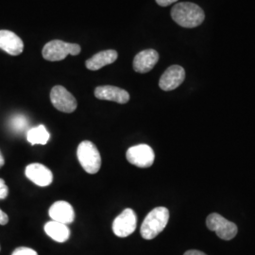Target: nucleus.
I'll list each match as a JSON object with an SVG mask.
<instances>
[{
	"mask_svg": "<svg viewBox=\"0 0 255 255\" xmlns=\"http://www.w3.org/2000/svg\"><path fill=\"white\" fill-rule=\"evenodd\" d=\"M81 46L78 44H70L61 40H53L45 45L42 54L44 59L49 62H59L64 60L67 55H79Z\"/></svg>",
	"mask_w": 255,
	"mask_h": 255,
	"instance_id": "nucleus-4",
	"label": "nucleus"
},
{
	"mask_svg": "<svg viewBox=\"0 0 255 255\" xmlns=\"http://www.w3.org/2000/svg\"><path fill=\"white\" fill-rule=\"evenodd\" d=\"M178 0H156L157 4L160 5L161 7H167L170 4H172L174 2H177Z\"/></svg>",
	"mask_w": 255,
	"mask_h": 255,
	"instance_id": "nucleus-22",
	"label": "nucleus"
},
{
	"mask_svg": "<svg viewBox=\"0 0 255 255\" xmlns=\"http://www.w3.org/2000/svg\"><path fill=\"white\" fill-rule=\"evenodd\" d=\"M8 222H9L8 215L0 209V225H6Z\"/></svg>",
	"mask_w": 255,
	"mask_h": 255,
	"instance_id": "nucleus-21",
	"label": "nucleus"
},
{
	"mask_svg": "<svg viewBox=\"0 0 255 255\" xmlns=\"http://www.w3.org/2000/svg\"><path fill=\"white\" fill-rule=\"evenodd\" d=\"M169 220V211L165 207H157L150 211L144 219L140 234L144 239L151 240L161 234Z\"/></svg>",
	"mask_w": 255,
	"mask_h": 255,
	"instance_id": "nucleus-2",
	"label": "nucleus"
},
{
	"mask_svg": "<svg viewBox=\"0 0 255 255\" xmlns=\"http://www.w3.org/2000/svg\"><path fill=\"white\" fill-rule=\"evenodd\" d=\"M48 215L52 220L64 223L65 225L72 223L75 219L72 205L64 201H56L53 203L49 208Z\"/></svg>",
	"mask_w": 255,
	"mask_h": 255,
	"instance_id": "nucleus-14",
	"label": "nucleus"
},
{
	"mask_svg": "<svg viewBox=\"0 0 255 255\" xmlns=\"http://www.w3.org/2000/svg\"><path fill=\"white\" fill-rule=\"evenodd\" d=\"M159 61V54L154 49H146L134 57L133 59V69L137 73H147L153 69Z\"/></svg>",
	"mask_w": 255,
	"mask_h": 255,
	"instance_id": "nucleus-12",
	"label": "nucleus"
},
{
	"mask_svg": "<svg viewBox=\"0 0 255 255\" xmlns=\"http://www.w3.org/2000/svg\"><path fill=\"white\" fill-rule=\"evenodd\" d=\"M126 157L130 164L141 168L149 167L154 163V151L146 144L129 147L126 153Z\"/></svg>",
	"mask_w": 255,
	"mask_h": 255,
	"instance_id": "nucleus-7",
	"label": "nucleus"
},
{
	"mask_svg": "<svg viewBox=\"0 0 255 255\" xmlns=\"http://www.w3.org/2000/svg\"><path fill=\"white\" fill-rule=\"evenodd\" d=\"M50 101L55 109L66 114L73 113L78 106L73 95L61 85H56L51 89Z\"/></svg>",
	"mask_w": 255,
	"mask_h": 255,
	"instance_id": "nucleus-6",
	"label": "nucleus"
},
{
	"mask_svg": "<svg viewBox=\"0 0 255 255\" xmlns=\"http://www.w3.org/2000/svg\"><path fill=\"white\" fill-rule=\"evenodd\" d=\"M207 228L217 234V236L223 240H231L237 235V226L217 213L208 216L206 220Z\"/></svg>",
	"mask_w": 255,
	"mask_h": 255,
	"instance_id": "nucleus-5",
	"label": "nucleus"
},
{
	"mask_svg": "<svg viewBox=\"0 0 255 255\" xmlns=\"http://www.w3.org/2000/svg\"><path fill=\"white\" fill-rule=\"evenodd\" d=\"M118 57H119L118 52L114 49L103 50L94 55L90 59H88L85 63V65L87 69L92 71H97L108 64L115 63L118 60Z\"/></svg>",
	"mask_w": 255,
	"mask_h": 255,
	"instance_id": "nucleus-15",
	"label": "nucleus"
},
{
	"mask_svg": "<svg viewBox=\"0 0 255 255\" xmlns=\"http://www.w3.org/2000/svg\"><path fill=\"white\" fill-rule=\"evenodd\" d=\"M26 177L37 185L45 187L53 181L52 172L43 164H31L26 167Z\"/></svg>",
	"mask_w": 255,
	"mask_h": 255,
	"instance_id": "nucleus-11",
	"label": "nucleus"
},
{
	"mask_svg": "<svg viewBox=\"0 0 255 255\" xmlns=\"http://www.w3.org/2000/svg\"><path fill=\"white\" fill-rule=\"evenodd\" d=\"M95 97L101 101H115L119 104H125L129 101V94L126 90L112 85L97 87Z\"/></svg>",
	"mask_w": 255,
	"mask_h": 255,
	"instance_id": "nucleus-10",
	"label": "nucleus"
},
{
	"mask_svg": "<svg viewBox=\"0 0 255 255\" xmlns=\"http://www.w3.org/2000/svg\"><path fill=\"white\" fill-rule=\"evenodd\" d=\"M4 164H5V160H4V157H3V155L1 153V151H0V168H1Z\"/></svg>",
	"mask_w": 255,
	"mask_h": 255,
	"instance_id": "nucleus-24",
	"label": "nucleus"
},
{
	"mask_svg": "<svg viewBox=\"0 0 255 255\" xmlns=\"http://www.w3.org/2000/svg\"><path fill=\"white\" fill-rule=\"evenodd\" d=\"M0 48L12 56H17L23 52L24 43L14 32L2 29L0 30Z\"/></svg>",
	"mask_w": 255,
	"mask_h": 255,
	"instance_id": "nucleus-13",
	"label": "nucleus"
},
{
	"mask_svg": "<svg viewBox=\"0 0 255 255\" xmlns=\"http://www.w3.org/2000/svg\"><path fill=\"white\" fill-rule=\"evenodd\" d=\"M11 255H38L36 252L32 249L26 248V247H20L13 251Z\"/></svg>",
	"mask_w": 255,
	"mask_h": 255,
	"instance_id": "nucleus-19",
	"label": "nucleus"
},
{
	"mask_svg": "<svg viewBox=\"0 0 255 255\" xmlns=\"http://www.w3.org/2000/svg\"><path fill=\"white\" fill-rule=\"evenodd\" d=\"M183 255H206L204 253L200 252V251H197V250H190V251H187L185 254Z\"/></svg>",
	"mask_w": 255,
	"mask_h": 255,
	"instance_id": "nucleus-23",
	"label": "nucleus"
},
{
	"mask_svg": "<svg viewBox=\"0 0 255 255\" xmlns=\"http://www.w3.org/2000/svg\"><path fill=\"white\" fill-rule=\"evenodd\" d=\"M9 195V188L6 185L5 181L0 179V200H5Z\"/></svg>",
	"mask_w": 255,
	"mask_h": 255,
	"instance_id": "nucleus-20",
	"label": "nucleus"
},
{
	"mask_svg": "<svg viewBox=\"0 0 255 255\" xmlns=\"http://www.w3.org/2000/svg\"><path fill=\"white\" fill-rule=\"evenodd\" d=\"M171 17L181 27L193 28L204 21V11L200 6L190 2L178 3L171 9Z\"/></svg>",
	"mask_w": 255,
	"mask_h": 255,
	"instance_id": "nucleus-1",
	"label": "nucleus"
},
{
	"mask_svg": "<svg viewBox=\"0 0 255 255\" xmlns=\"http://www.w3.org/2000/svg\"><path fill=\"white\" fill-rule=\"evenodd\" d=\"M45 232L48 237L59 243H64L70 237V230L67 225L54 220L46 223Z\"/></svg>",
	"mask_w": 255,
	"mask_h": 255,
	"instance_id": "nucleus-16",
	"label": "nucleus"
},
{
	"mask_svg": "<svg viewBox=\"0 0 255 255\" xmlns=\"http://www.w3.org/2000/svg\"><path fill=\"white\" fill-rule=\"evenodd\" d=\"M27 126L28 121L25 116L17 115L14 116L10 120V127L16 132H23L24 130L27 129Z\"/></svg>",
	"mask_w": 255,
	"mask_h": 255,
	"instance_id": "nucleus-18",
	"label": "nucleus"
},
{
	"mask_svg": "<svg viewBox=\"0 0 255 255\" xmlns=\"http://www.w3.org/2000/svg\"><path fill=\"white\" fill-rule=\"evenodd\" d=\"M77 156L82 168L89 174L98 173L101 169V156L98 147L90 141H83L77 149Z\"/></svg>",
	"mask_w": 255,
	"mask_h": 255,
	"instance_id": "nucleus-3",
	"label": "nucleus"
},
{
	"mask_svg": "<svg viewBox=\"0 0 255 255\" xmlns=\"http://www.w3.org/2000/svg\"><path fill=\"white\" fill-rule=\"evenodd\" d=\"M50 138V134L44 125H39L28 129L27 140L31 145H46Z\"/></svg>",
	"mask_w": 255,
	"mask_h": 255,
	"instance_id": "nucleus-17",
	"label": "nucleus"
},
{
	"mask_svg": "<svg viewBox=\"0 0 255 255\" xmlns=\"http://www.w3.org/2000/svg\"><path fill=\"white\" fill-rule=\"evenodd\" d=\"M137 226V217L132 209H125L113 223L114 234L119 237H127L134 233Z\"/></svg>",
	"mask_w": 255,
	"mask_h": 255,
	"instance_id": "nucleus-8",
	"label": "nucleus"
},
{
	"mask_svg": "<svg viewBox=\"0 0 255 255\" xmlns=\"http://www.w3.org/2000/svg\"><path fill=\"white\" fill-rule=\"evenodd\" d=\"M185 79V71L180 65L169 66L162 75L159 86L164 91H172L178 88Z\"/></svg>",
	"mask_w": 255,
	"mask_h": 255,
	"instance_id": "nucleus-9",
	"label": "nucleus"
}]
</instances>
